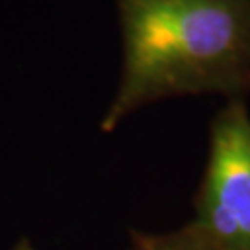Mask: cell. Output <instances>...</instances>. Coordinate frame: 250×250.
Returning <instances> with one entry per match:
<instances>
[{
  "mask_svg": "<svg viewBox=\"0 0 250 250\" xmlns=\"http://www.w3.org/2000/svg\"><path fill=\"white\" fill-rule=\"evenodd\" d=\"M117 9L123 72L104 132L160 100L250 93V0H117Z\"/></svg>",
  "mask_w": 250,
  "mask_h": 250,
  "instance_id": "cell-1",
  "label": "cell"
},
{
  "mask_svg": "<svg viewBox=\"0 0 250 250\" xmlns=\"http://www.w3.org/2000/svg\"><path fill=\"white\" fill-rule=\"evenodd\" d=\"M191 224L217 250H250V115L245 99L217 113Z\"/></svg>",
  "mask_w": 250,
  "mask_h": 250,
  "instance_id": "cell-2",
  "label": "cell"
},
{
  "mask_svg": "<svg viewBox=\"0 0 250 250\" xmlns=\"http://www.w3.org/2000/svg\"><path fill=\"white\" fill-rule=\"evenodd\" d=\"M134 250H217L189 223L165 233H134Z\"/></svg>",
  "mask_w": 250,
  "mask_h": 250,
  "instance_id": "cell-3",
  "label": "cell"
},
{
  "mask_svg": "<svg viewBox=\"0 0 250 250\" xmlns=\"http://www.w3.org/2000/svg\"><path fill=\"white\" fill-rule=\"evenodd\" d=\"M13 250H36L34 247H32V243L28 241V239H21V241L17 243V247Z\"/></svg>",
  "mask_w": 250,
  "mask_h": 250,
  "instance_id": "cell-4",
  "label": "cell"
}]
</instances>
